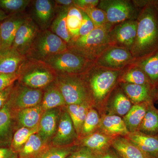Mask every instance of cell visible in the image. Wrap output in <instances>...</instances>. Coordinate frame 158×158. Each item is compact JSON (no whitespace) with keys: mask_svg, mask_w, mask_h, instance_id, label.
<instances>
[{"mask_svg":"<svg viewBox=\"0 0 158 158\" xmlns=\"http://www.w3.org/2000/svg\"><path fill=\"white\" fill-rule=\"evenodd\" d=\"M81 10L89 16L95 27L104 25L108 23L106 13L102 9L93 7Z\"/></svg>","mask_w":158,"mask_h":158,"instance_id":"38","label":"cell"},{"mask_svg":"<svg viewBox=\"0 0 158 158\" xmlns=\"http://www.w3.org/2000/svg\"><path fill=\"white\" fill-rule=\"evenodd\" d=\"M122 86L126 95L135 104L153 100V87L127 83H123Z\"/></svg>","mask_w":158,"mask_h":158,"instance_id":"21","label":"cell"},{"mask_svg":"<svg viewBox=\"0 0 158 158\" xmlns=\"http://www.w3.org/2000/svg\"><path fill=\"white\" fill-rule=\"evenodd\" d=\"M20 77V71L14 73L0 74V91L14 85V82Z\"/></svg>","mask_w":158,"mask_h":158,"instance_id":"41","label":"cell"},{"mask_svg":"<svg viewBox=\"0 0 158 158\" xmlns=\"http://www.w3.org/2000/svg\"><path fill=\"white\" fill-rule=\"evenodd\" d=\"M155 97L156 99L158 102V88L155 92H153V97Z\"/></svg>","mask_w":158,"mask_h":158,"instance_id":"49","label":"cell"},{"mask_svg":"<svg viewBox=\"0 0 158 158\" xmlns=\"http://www.w3.org/2000/svg\"><path fill=\"white\" fill-rule=\"evenodd\" d=\"M133 58L131 53L126 48L112 47L102 54L98 62L102 67L117 69L127 64Z\"/></svg>","mask_w":158,"mask_h":158,"instance_id":"11","label":"cell"},{"mask_svg":"<svg viewBox=\"0 0 158 158\" xmlns=\"http://www.w3.org/2000/svg\"><path fill=\"white\" fill-rule=\"evenodd\" d=\"M111 25L106 24L96 27L90 33L72 40V45L78 51L79 54L88 58L93 54L100 53L104 50L106 45L110 43V33Z\"/></svg>","mask_w":158,"mask_h":158,"instance_id":"2","label":"cell"},{"mask_svg":"<svg viewBox=\"0 0 158 158\" xmlns=\"http://www.w3.org/2000/svg\"><path fill=\"white\" fill-rule=\"evenodd\" d=\"M87 61V58L81 55L65 52L48 58L46 62L56 70L71 73L81 71Z\"/></svg>","mask_w":158,"mask_h":158,"instance_id":"6","label":"cell"},{"mask_svg":"<svg viewBox=\"0 0 158 158\" xmlns=\"http://www.w3.org/2000/svg\"><path fill=\"white\" fill-rule=\"evenodd\" d=\"M137 27L138 21L133 20L118 24L110 32V42L131 50L135 40Z\"/></svg>","mask_w":158,"mask_h":158,"instance_id":"9","label":"cell"},{"mask_svg":"<svg viewBox=\"0 0 158 158\" xmlns=\"http://www.w3.org/2000/svg\"><path fill=\"white\" fill-rule=\"evenodd\" d=\"M125 137L151 157L158 158L157 135H149L137 131L130 133Z\"/></svg>","mask_w":158,"mask_h":158,"instance_id":"18","label":"cell"},{"mask_svg":"<svg viewBox=\"0 0 158 158\" xmlns=\"http://www.w3.org/2000/svg\"><path fill=\"white\" fill-rule=\"evenodd\" d=\"M78 147L72 144L65 146L48 145L35 158H66Z\"/></svg>","mask_w":158,"mask_h":158,"instance_id":"34","label":"cell"},{"mask_svg":"<svg viewBox=\"0 0 158 158\" xmlns=\"http://www.w3.org/2000/svg\"><path fill=\"white\" fill-rule=\"evenodd\" d=\"M83 18H81L75 16L67 15L66 24L69 32L72 37H78L79 31L81 26Z\"/></svg>","mask_w":158,"mask_h":158,"instance_id":"39","label":"cell"},{"mask_svg":"<svg viewBox=\"0 0 158 158\" xmlns=\"http://www.w3.org/2000/svg\"><path fill=\"white\" fill-rule=\"evenodd\" d=\"M41 105L17 111L16 118L22 127L34 128L38 127L43 114Z\"/></svg>","mask_w":158,"mask_h":158,"instance_id":"24","label":"cell"},{"mask_svg":"<svg viewBox=\"0 0 158 158\" xmlns=\"http://www.w3.org/2000/svg\"><path fill=\"white\" fill-rule=\"evenodd\" d=\"M25 21L13 14L0 23V49L11 47L18 30Z\"/></svg>","mask_w":158,"mask_h":158,"instance_id":"12","label":"cell"},{"mask_svg":"<svg viewBox=\"0 0 158 158\" xmlns=\"http://www.w3.org/2000/svg\"><path fill=\"white\" fill-rule=\"evenodd\" d=\"M56 2L59 6L60 5L65 7L70 6L73 3V1L71 0H57Z\"/></svg>","mask_w":158,"mask_h":158,"instance_id":"47","label":"cell"},{"mask_svg":"<svg viewBox=\"0 0 158 158\" xmlns=\"http://www.w3.org/2000/svg\"><path fill=\"white\" fill-rule=\"evenodd\" d=\"M116 137L108 135L98 130L88 136L83 137L81 140V146L89 148L94 152L102 155L112 146Z\"/></svg>","mask_w":158,"mask_h":158,"instance_id":"14","label":"cell"},{"mask_svg":"<svg viewBox=\"0 0 158 158\" xmlns=\"http://www.w3.org/2000/svg\"><path fill=\"white\" fill-rule=\"evenodd\" d=\"M91 106L89 102L80 104L68 105L67 111L70 116L77 134L78 136L81 135L83 123L87 116L88 110Z\"/></svg>","mask_w":158,"mask_h":158,"instance_id":"28","label":"cell"},{"mask_svg":"<svg viewBox=\"0 0 158 158\" xmlns=\"http://www.w3.org/2000/svg\"><path fill=\"white\" fill-rule=\"evenodd\" d=\"M37 31V27L34 23L26 20L18 30L11 48L23 55V52L31 46Z\"/></svg>","mask_w":158,"mask_h":158,"instance_id":"13","label":"cell"},{"mask_svg":"<svg viewBox=\"0 0 158 158\" xmlns=\"http://www.w3.org/2000/svg\"><path fill=\"white\" fill-rule=\"evenodd\" d=\"M157 136H158V134Z\"/></svg>","mask_w":158,"mask_h":158,"instance_id":"50","label":"cell"},{"mask_svg":"<svg viewBox=\"0 0 158 158\" xmlns=\"http://www.w3.org/2000/svg\"><path fill=\"white\" fill-rule=\"evenodd\" d=\"M119 70H100L92 75L90 80L91 92L98 105L104 102L115 86L120 74Z\"/></svg>","mask_w":158,"mask_h":158,"instance_id":"3","label":"cell"},{"mask_svg":"<svg viewBox=\"0 0 158 158\" xmlns=\"http://www.w3.org/2000/svg\"><path fill=\"white\" fill-rule=\"evenodd\" d=\"M48 146L38 133L31 136L18 153L19 158H35Z\"/></svg>","mask_w":158,"mask_h":158,"instance_id":"25","label":"cell"},{"mask_svg":"<svg viewBox=\"0 0 158 158\" xmlns=\"http://www.w3.org/2000/svg\"><path fill=\"white\" fill-rule=\"evenodd\" d=\"M58 88L67 106L89 102L86 87L78 79L71 77L61 79L58 83Z\"/></svg>","mask_w":158,"mask_h":158,"instance_id":"5","label":"cell"},{"mask_svg":"<svg viewBox=\"0 0 158 158\" xmlns=\"http://www.w3.org/2000/svg\"><path fill=\"white\" fill-rule=\"evenodd\" d=\"M132 106L131 102L127 96L121 91H118L108 105V114L123 117L128 113Z\"/></svg>","mask_w":158,"mask_h":158,"instance_id":"27","label":"cell"},{"mask_svg":"<svg viewBox=\"0 0 158 158\" xmlns=\"http://www.w3.org/2000/svg\"><path fill=\"white\" fill-rule=\"evenodd\" d=\"M120 81L123 83L154 87L147 75L139 67L132 69L128 71L121 77Z\"/></svg>","mask_w":158,"mask_h":158,"instance_id":"33","label":"cell"},{"mask_svg":"<svg viewBox=\"0 0 158 158\" xmlns=\"http://www.w3.org/2000/svg\"><path fill=\"white\" fill-rule=\"evenodd\" d=\"M38 132V127L34 128L22 127L18 129L12 136L10 147L18 153L32 135Z\"/></svg>","mask_w":158,"mask_h":158,"instance_id":"32","label":"cell"},{"mask_svg":"<svg viewBox=\"0 0 158 158\" xmlns=\"http://www.w3.org/2000/svg\"><path fill=\"white\" fill-rule=\"evenodd\" d=\"M30 2L28 0H0V9L6 14H15L24 10Z\"/></svg>","mask_w":158,"mask_h":158,"instance_id":"37","label":"cell"},{"mask_svg":"<svg viewBox=\"0 0 158 158\" xmlns=\"http://www.w3.org/2000/svg\"><path fill=\"white\" fill-rule=\"evenodd\" d=\"M14 85L0 91V110L2 109L9 100Z\"/></svg>","mask_w":158,"mask_h":158,"instance_id":"44","label":"cell"},{"mask_svg":"<svg viewBox=\"0 0 158 158\" xmlns=\"http://www.w3.org/2000/svg\"></svg>","mask_w":158,"mask_h":158,"instance_id":"51","label":"cell"},{"mask_svg":"<svg viewBox=\"0 0 158 158\" xmlns=\"http://www.w3.org/2000/svg\"><path fill=\"white\" fill-rule=\"evenodd\" d=\"M60 115V111L56 108L44 112L38 126L37 133L45 142L47 143L55 135Z\"/></svg>","mask_w":158,"mask_h":158,"instance_id":"17","label":"cell"},{"mask_svg":"<svg viewBox=\"0 0 158 158\" xmlns=\"http://www.w3.org/2000/svg\"><path fill=\"white\" fill-rule=\"evenodd\" d=\"M83 19L81 26L79 31L78 37L85 36L90 33L95 28V27L89 16L81 10Z\"/></svg>","mask_w":158,"mask_h":158,"instance_id":"42","label":"cell"},{"mask_svg":"<svg viewBox=\"0 0 158 158\" xmlns=\"http://www.w3.org/2000/svg\"><path fill=\"white\" fill-rule=\"evenodd\" d=\"M131 51L135 57L142 59L158 51V8L156 5L150 3L141 11L138 21L135 40Z\"/></svg>","mask_w":158,"mask_h":158,"instance_id":"1","label":"cell"},{"mask_svg":"<svg viewBox=\"0 0 158 158\" xmlns=\"http://www.w3.org/2000/svg\"><path fill=\"white\" fill-rule=\"evenodd\" d=\"M102 156L88 148L80 146L66 158H101Z\"/></svg>","mask_w":158,"mask_h":158,"instance_id":"40","label":"cell"},{"mask_svg":"<svg viewBox=\"0 0 158 158\" xmlns=\"http://www.w3.org/2000/svg\"><path fill=\"white\" fill-rule=\"evenodd\" d=\"M53 80L50 71L44 69H35L23 76L22 81L29 88L38 89L49 84Z\"/></svg>","mask_w":158,"mask_h":158,"instance_id":"22","label":"cell"},{"mask_svg":"<svg viewBox=\"0 0 158 158\" xmlns=\"http://www.w3.org/2000/svg\"><path fill=\"white\" fill-rule=\"evenodd\" d=\"M99 9L105 11L110 24L120 23L133 17L135 10L131 3L121 0L101 1Z\"/></svg>","mask_w":158,"mask_h":158,"instance_id":"4","label":"cell"},{"mask_svg":"<svg viewBox=\"0 0 158 158\" xmlns=\"http://www.w3.org/2000/svg\"><path fill=\"white\" fill-rule=\"evenodd\" d=\"M101 158H122L111 147L102 156Z\"/></svg>","mask_w":158,"mask_h":158,"instance_id":"46","label":"cell"},{"mask_svg":"<svg viewBox=\"0 0 158 158\" xmlns=\"http://www.w3.org/2000/svg\"><path fill=\"white\" fill-rule=\"evenodd\" d=\"M35 50L39 56L48 59L67 52V43L56 34L47 31L38 38Z\"/></svg>","mask_w":158,"mask_h":158,"instance_id":"8","label":"cell"},{"mask_svg":"<svg viewBox=\"0 0 158 158\" xmlns=\"http://www.w3.org/2000/svg\"><path fill=\"white\" fill-rule=\"evenodd\" d=\"M68 9H64L57 15L52 23L51 28L54 34L62 38L66 43L70 42L71 36L66 24V18Z\"/></svg>","mask_w":158,"mask_h":158,"instance_id":"31","label":"cell"},{"mask_svg":"<svg viewBox=\"0 0 158 158\" xmlns=\"http://www.w3.org/2000/svg\"><path fill=\"white\" fill-rule=\"evenodd\" d=\"M111 147L122 158H152L125 137H116Z\"/></svg>","mask_w":158,"mask_h":158,"instance_id":"20","label":"cell"},{"mask_svg":"<svg viewBox=\"0 0 158 158\" xmlns=\"http://www.w3.org/2000/svg\"><path fill=\"white\" fill-rule=\"evenodd\" d=\"M0 158H19L18 153L10 147H0Z\"/></svg>","mask_w":158,"mask_h":158,"instance_id":"45","label":"cell"},{"mask_svg":"<svg viewBox=\"0 0 158 158\" xmlns=\"http://www.w3.org/2000/svg\"><path fill=\"white\" fill-rule=\"evenodd\" d=\"M100 120L101 117L97 111L90 108L83 123L80 135L84 137L96 131L99 127Z\"/></svg>","mask_w":158,"mask_h":158,"instance_id":"35","label":"cell"},{"mask_svg":"<svg viewBox=\"0 0 158 158\" xmlns=\"http://www.w3.org/2000/svg\"><path fill=\"white\" fill-rule=\"evenodd\" d=\"M138 67L147 75L154 87L158 82V51L150 56L142 59L139 62Z\"/></svg>","mask_w":158,"mask_h":158,"instance_id":"30","label":"cell"},{"mask_svg":"<svg viewBox=\"0 0 158 158\" xmlns=\"http://www.w3.org/2000/svg\"><path fill=\"white\" fill-rule=\"evenodd\" d=\"M99 2L98 0H76L73 4L81 10L95 7Z\"/></svg>","mask_w":158,"mask_h":158,"instance_id":"43","label":"cell"},{"mask_svg":"<svg viewBox=\"0 0 158 158\" xmlns=\"http://www.w3.org/2000/svg\"><path fill=\"white\" fill-rule=\"evenodd\" d=\"M23 60V55L12 48L0 49V74L19 71Z\"/></svg>","mask_w":158,"mask_h":158,"instance_id":"16","label":"cell"},{"mask_svg":"<svg viewBox=\"0 0 158 158\" xmlns=\"http://www.w3.org/2000/svg\"><path fill=\"white\" fill-rule=\"evenodd\" d=\"M40 105L44 112L65 106L66 103L59 88H52L44 93Z\"/></svg>","mask_w":158,"mask_h":158,"instance_id":"29","label":"cell"},{"mask_svg":"<svg viewBox=\"0 0 158 158\" xmlns=\"http://www.w3.org/2000/svg\"><path fill=\"white\" fill-rule=\"evenodd\" d=\"M35 15L41 22L45 23L50 20L53 7L51 1L48 0H37L35 1Z\"/></svg>","mask_w":158,"mask_h":158,"instance_id":"36","label":"cell"},{"mask_svg":"<svg viewBox=\"0 0 158 158\" xmlns=\"http://www.w3.org/2000/svg\"><path fill=\"white\" fill-rule=\"evenodd\" d=\"M151 101L134 104L128 113L123 116V118L130 133L138 131Z\"/></svg>","mask_w":158,"mask_h":158,"instance_id":"23","label":"cell"},{"mask_svg":"<svg viewBox=\"0 0 158 158\" xmlns=\"http://www.w3.org/2000/svg\"><path fill=\"white\" fill-rule=\"evenodd\" d=\"M99 131L113 137H126L130 132L123 118L115 115H104L101 117Z\"/></svg>","mask_w":158,"mask_h":158,"instance_id":"15","label":"cell"},{"mask_svg":"<svg viewBox=\"0 0 158 158\" xmlns=\"http://www.w3.org/2000/svg\"><path fill=\"white\" fill-rule=\"evenodd\" d=\"M14 112L9 99L0 110V147H7L6 144H11Z\"/></svg>","mask_w":158,"mask_h":158,"instance_id":"19","label":"cell"},{"mask_svg":"<svg viewBox=\"0 0 158 158\" xmlns=\"http://www.w3.org/2000/svg\"><path fill=\"white\" fill-rule=\"evenodd\" d=\"M42 91L27 87L13 88L9 101L13 111L36 106L41 104Z\"/></svg>","mask_w":158,"mask_h":158,"instance_id":"7","label":"cell"},{"mask_svg":"<svg viewBox=\"0 0 158 158\" xmlns=\"http://www.w3.org/2000/svg\"><path fill=\"white\" fill-rule=\"evenodd\" d=\"M9 15L0 9V23H2L4 20L7 18Z\"/></svg>","mask_w":158,"mask_h":158,"instance_id":"48","label":"cell"},{"mask_svg":"<svg viewBox=\"0 0 158 158\" xmlns=\"http://www.w3.org/2000/svg\"><path fill=\"white\" fill-rule=\"evenodd\" d=\"M78 135L73 123L66 111L61 114L56 132L52 138V145L65 146L71 145L77 139Z\"/></svg>","mask_w":158,"mask_h":158,"instance_id":"10","label":"cell"},{"mask_svg":"<svg viewBox=\"0 0 158 158\" xmlns=\"http://www.w3.org/2000/svg\"><path fill=\"white\" fill-rule=\"evenodd\" d=\"M138 131L149 135H158V110L155 107L153 101L150 102Z\"/></svg>","mask_w":158,"mask_h":158,"instance_id":"26","label":"cell"}]
</instances>
